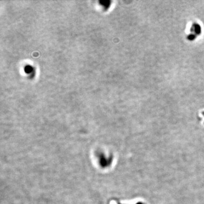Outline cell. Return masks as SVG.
I'll use <instances>...</instances> for the list:
<instances>
[{
	"label": "cell",
	"mask_w": 204,
	"mask_h": 204,
	"mask_svg": "<svg viewBox=\"0 0 204 204\" xmlns=\"http://www.w3.org/2000/svg\"><path fill=\"white\" fill-rule=\"evenodd\" d=\"M192 31L196 34H200L201 32V27L198 24L196 23L192 26Z\"/></svg>",
	"instance_id": "cell-1"
}]
</instances>
